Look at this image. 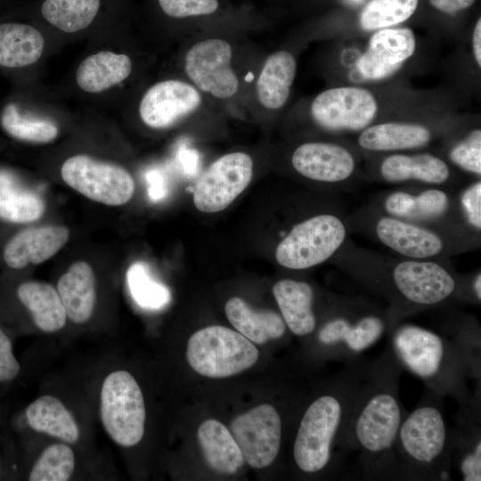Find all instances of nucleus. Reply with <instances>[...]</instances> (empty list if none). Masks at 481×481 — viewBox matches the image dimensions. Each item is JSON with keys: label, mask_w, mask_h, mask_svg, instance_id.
Instances as JSON below:
<instances>
[{"label": "nucleus", "mask_w": 481, "mask_h": 481, "mask_svg": "<svg viewBox=\"0 0 481 481\" xmlns=\"http://www.w3.org/2000/svg\"><path fill=\"white\" fill-rule=\"evenodd\" d=\"M332 261L356 283L385 299L394 326L424 310L468 303L466 276L449 260L386 256L350 240Z\"/></svg>", "instance_id": "f257e3e1"}, {"label": "nucleus", "mask_w": 481, "mask_h": 481, "mask_svg": "<svg viewBox=\"0 0 481 481\" xmlns=\"http://www.w3.org/2000/svg\"><path fill=\"white\" fill-rule=\"evenodd\" d=\"M403 371L387 343L382 354L367 363L340 441L343 456L358 452L362 477L396 480L395 444L406 414L399 396Z\"/></svg>", "instance_id": "f03ea898"}, {"label": "nucleus", "mask_w": 481, "mask_h": 481, "mask_svg": "<svg viewBox=\"0 0 481 481\" xmlns=\"http://www.w3.org/2000/svg\"><path fill=\"white\" fill-rule=\"evenodd\" d=\"M441 335L421 326L398 322L388 332L391 346L403 370L420 379L427 389L450 396L460 410L480 407L468 379L480 384V348L461 334Z\"/></svg>", "instance_id": "7ed1b4c3"}, {"label": "nucleus", "mask_w": 481, "mask_h": 481, "mask_svg": "<svg viewBox=\"0 0 481 481\" xmlns=\"http://www.w3.org/2000/svg\"><path fill=\"white\" fill-rule=\"evenodd\" d=\"M366 365L359 360L346 363L304 411L292 448L294 463L301 472L327 471L340 460L337 452L344 457L340 441Z\"/></svg>", "instance_id": "20e7f679"}, {"label": "nucleus", "mask_w": 481, "mask_h": 481, "mask_svg": "<svg viewBox=\"0 0 481 481\" xmlns=\"http://www.w3.org/2000/svg\"><path fill=\"white\" fill-rule=\"evenodd\" d=\"M442 401L426 389L414 409L406 412L395 444L396 480L451 479L452 430Z\"/></svg>", "instance_id": "39448f33"}, {"label": "nucleus", "mask_w": 481, "mask_h": 481, "mask_svg": "<svg viewBox=\"0 0 481 481\" xmlns=\"http://www.w3.org/2000/svg\"><path fill=\"white\" fill-rule=\"evenodd\" d=\"M394 323L387 306L362 296H331L324 317L314 330L326 357L352 363L387 335Z\"/></svg>", "instance_id": "423d86ee"}, {"label": "nucleus", "mask_w": 481, "mask_h": 481, "mask_svg": "<svg viewBox=\"0 0 481 481\" xmlns=\"http://www.w3.org/2000/svg\"><path fill=\"white\" fill-rule=\"evenodd\" d=\"M351 233L362 234L412 259L449 260L480 246L474 240L386 215L370 204L347 215Z\"/></svg>", "instance_id": "0eeeda50"}, {"label": "nucleus", "mask_w": 481, "mask_h": 481, "mask_svg": "<svg viewBox=\"0 0 481 481\" xmlns=\"http://www.w3.org/2000/svg\"><path fill=\"white\" fill-rule=\"evenodd\" d=\"M347 214L342 202L294 224L278 243L277 263L305 270L332 260L350 240Z\"/></svg>", "instance_id": "6e6552de"}, {"label": "nucleus", "mask_w": 481, "mask_h": 481, "mask_svg": "<svg viewBox=\"0 0 481 481\" xmlns=\"http://www.w3.org/2000/svg\"><path fill=\"white\" fill-rule=\"evenodd\" d=\"M370 205L399 219L447 231L477 242L481 240L464 225L455 189L405 185L378 194Z\"/></svg>", "instance_id": "1a4fd4ad"}, {"label": "nucleus", "mask_w": 481, "mask_h": 481, "mask_svg": "<svg viewBox=\"0 0 481 481\" xmlns=\"http://www.w3.org/2000/svg\"><path fill=\"white\" fill-rule=\"evenodd\" d=\"M99 415L108 436L118 446L129 448L143 437L146 409L142 389L127 371L106 375L99 395Z\"/></svg>", "instance_id": "9d476101"}, {"label": "nucleus", "mask_w": 481, "mask_h": 481, "mask_svg": "<svg viewBox=\"0 0 481 481\" xmlns=\"http://www.w3.org/2000/svg\"><path fill=\"white\" fill-rule=\"evenodd\" d=\"M259 357L255 345L227 327L208 326L194 332L189 338L186 358L199 374L228 378L252 367Z\"/></svg>", "instance_id": "9b49d317"}, {"label": "nucleus", "mask_w": 481, "mask_h": 481, "mask_svg": "<svg viewBox=\"0 0 481 481\" xmlns=\"http://www.w3.org/2000/svg\"><path fill=\"white\" fill-rule=\"evenodd\" d=\"M61 175L65 183L80 194L108 206L124 205L135 192V181L126 168L85 154L67 159Z\"/></svg>", "instance_id": "f8f14e48"}, {"label": "nucleus", "mask_w": 481, "mask_h": 481, "mask_svg": "<svg viewBox=\"0 0 481 481\" xmlns=\"http://www.w3.org/2000/svg\"><path fill=\"white\" fill-rule=\"evenodd\" d=\"M282 430L281 416L269 404L237 416L230 425L245 462L254 469H265L276 460L281 446Z\"/></svg>", "instance_id": "ddd939ff"}, {"label": "nucleus", "mask_w": 481, "mask_h": 481, "mask_svg": "<svg viewBox=\"0 0 481 481\" xmlns=\"http://www.w3.org/2000/svg\"><path fill=\"white\" fill-rule=\"evenodd\" d=\"M253 160L244 152L225 154L213 162L198 180L193 203L201 212L226 208L249 184Z\"/></svg>", "instance_id": "4468645a"}, {"label": "nucleus", "mask_w": 481, "mask_h": 481, "mask_svg": "<svg viewBox=\"0 0 481 481\" xmlns=\"http://www.w3.org/2000/svg\"><path fill=\"white\" fill-rule=\"evenodd\" d=\"M378 110L376 99L364 88L341 86L319 94L312 102L315 123L330 132L362 131Z\"/></svg>", "instance_id": "2eb2a0df"}, {"label": "nucleus", "mask_w": 481, "mask_h": 481, "mask_svg": "<svg viewBox=\"0 0 481 481\" xmlns=\"http://www.w3.org/2000/svg\"><path fill=\"white\" fill-rule=\"evenodd\" d=\"M293 169L301 176L319 183L338 186L340 192L350 191L357 161L352 151L330 142H308L298 146L291 155Z\"/></svg>", "instance_id": "dca6fc26"}, {"label": "nucleus", "mask_w": 481, "mask_h": 481, "mask_svg": "<svg viewBox=\"0 0 481 481\" xmlns=\"http://www.w3.org/2000/svg\"><path fill=\"white\" fill-rule=\"evenodd\" d=\"M232 50L223 39H206L195 44L185 56V71L202 91L220 99L234 95L239 80L231 67Z\"/></svg>", "instance_id": "f3484780"}, {"label": "nucleus", "mask_w": 481, "mask_h": 481, "mask_svg": "<svg viewBox=\"0 0 481 481\" xmlns=\"http://www.w3.org/2000/svg\"><path fill=\"white\" fill-rule=\"evenodd\" d=\"M370 179L388 184L449 188L456 183L449 164L428 153H391L382 158Z\"/></svg>", "instance_id": "a211bd4d"}, {"label": "nucleus", "mask_w": 481, "mask_h": 481, "mask_svg": "<svg viewBox=\"0 0 481 481\" xmlns=\"http://www.w3.org/2000/svg\"><path fill=\"white\" fill-rule=\"evenodd\" d=\"M201 97L188 83L170 79L159 82L144 94L139 114L145 125L161 129L173 126L200 105Z\"/></svg>", "instance_id": "6ab92c4d"}, {"label": "nucleus", "mask_w": 481, "mask_h": 481, "mask_svg": "<svg viewBox=\"0 0 481 481\" xmlns=\"http://www.w3.org/2000/svg\"><path fill=\"white\" fill-rule=\"evenodd\" d=\"M415 45L414 34L409 28L376 30L358 60V69L367 79L385 78L398 70L413 54Z\"/></svg>", "instance_id": "aec40b11"}, {"label": "nucleus", "mask_w": 481, "mask_h": 481, "mask_svg": "<svg viewBox=\"0 0 481 481\" xmlns=\"http://www.w3.org/2000/svg\"><path fill=\"white\" fill-rule=\"evenodd\" d=\"M69 230L52 224L23 229L6 243L3 257L11 268L39 265L53 257L68 241Z\"/></svg>", "instance_id": "412c9836"}, {"label": "nucleus", "mask_w": 481, "mask_h": 481, "mask_svg": "<svg viewBox=\"0 0 481 481\" xmlns=\"http://www.w3.org/2000/svg\"><path fill=\"white\" fill-rule=\"evenodd\" d=\"M273 294L292 334L301 338L314 334L320 319L315 310L316 291L311 283L283 278L274 283Z\"/></svg>", "instance_id": "4be33fe9"}, {"label": "nucleus", "mask_w": 481, "mask_h": 481, "mask_svg": "<svg viewBox=\"0 0 481 481\" xmlns=\"http://www.w3.org/2000/svg\"><path fill=\"white\" fill-rule=\"evenodd\" d=\"M56 289L67 317L76 324H85L92 318L97 299L96 278L86 261L73 263L59 278Z\"/></svg>", "instance_id": "5701e85b"}, {"label": "nucleus", "mask_w": 481, "mask_h": 481, "mask_svg": "<svg viewBox=\"0 0 481 481\" xmlns=\"http://www.w3.org/2000/svg\"><path fill=\"white\" fill-rule=\"evenodd\" d=\"M431 140L432 132L426 126L386 122L365 127L361 131L357 143L369 152H392L419 149L428 145Z\"/></svg>", "instance_id": "b1692460"}, {"label": "nucleus", "mask_w": 481, "mask_h": 481, "mask_svg": "<svg viewBox=\"0 0 481 481\" xmlns=\"http://www.w3.org/2000/svg\"><path fill=\"white\" fill-rule=\"evenodd\" d=\"M27 423L34 431L73 444L80 438L76 418L64 403L55 395H43L26 409Z\"/></svg>", "instance_id": "393cba45"}, {"label": "nucleus", "mask_w": 481, "mask_h": 481, "mask_svg": "<svg viewBox=\"0 0 481 481\" xmlns=\"http://www.w3.org/2000/svg\"><path fill=\"white\" fill-rule=\"evenodd\" d=\"M457 429L452 430V463L464 481L481 480L480 408L460 410Z\"/></svg>", "instance_id": "a878e982"}, {"label": "nucleus", "mask_w": 481, "mask_h": 481, "mask_svg": "<svg viewBox=\"0 0 481 481\" xmlns=\"http://www.w3.org/2000/svg\"><path fill=\"white\" fill-rule=\"evenodd\" d=\"M224 310L231 324L252 343L262 345L280 339L286 333L287 326L280 314L255 310L240 298H230Z\"/></svg>", "instance_id": "bb28decb"}, {"label": "nucleus", "mask_w": 481, "mask_h": 481, "mask_svg": "<svg viewBox=\"0 0 481 481\" xmlns=\"http://www.w3.org/2000/svg\"><path fill=\"white\" fill-rule=\"evenodd\" d=\"M17 296L42 332L55 333L65 326L68 320L65 308L57 289L51 284L25 281L18 287Z\"/></svg>", "instance_id": "cd10ccee"}, {"label": "nucleus", "mask_w": 481, "mask_h": 481, "mask_svg": "<svg viewBox=\"0 0 481 481\" xmlns=\"http://www.w3.org/2000/svg\"><path fill=\"white\" fill-rule=\"evenodd\" d=\"M197 437L204 459L210 469L217 473L232 475L239 471L245 461L230 429L216 420L203 421Z\"/></svg>", "instance_id": "c85d7f7f"}, {"label": "nucleus", "mask_w": 481, "mask_h": 481, "mask_svg": "<svg viewBox=\"0 0 481 481\" xmlns=\"http://www.w3.org/2000/svg\"><path fill=\"white\" fill-rule=\"evenodd\" d=\"M132 61L124 53L102 51L81 61L76 71V81L87 93H101L127 78Z\"/></svg>", "instance_id": "c756f323"}, {"label": "nucleus", "mask_w": 481, "mask_h": 481, "mask_svg": "<svg viewBox=\"0 0 481 481\" xmlns=\"http://www.w3.org/2000/svg\"><path fill=\"white\" fill-rule=\"evenodd\" d=\"M45 39L36 28L20 22L0 23V67L18 69L37 62Z\"/></svg>", "instance_id": "7c9ffc66"}, {"label": "nucleus", "mask_w": 481, "mask_h": 481, "mask_svg": "<svg viewBox=\"0 0 481 481\" xmlns=\"http://www.w3.org/2000/svg\"><path fill=\"white\" fill-rule=\"evenodd\" d=\"M296 71L297 61L289 52L272 53L266 59L257 82L260 103L270 110L281 108L289 96Z\"/></svg>", "instance_id": "2f4dec72"}, {"label": "nucleus", "mask_w": 481, "mask_h": 481, "mask_svg": "<svg viewBox=\"0 0 481 481\" xmlns=\"http://www.w3.org/2000/svg\"><path fill=\"white\" fill-rule=\"evenodd\" d=\"M45 211L43 198L20 183L11 174L0 170V219L13 224H29Z\"/></svg>", "instance_id": "473e14b6"}, {"label": "nucleus", "mask_w": 481, "mask_h": 481, "mask_svg": "<svg viewBox=\"0 0 481 481\" xmlns=\"http://www.w3.org/2000/svg\"><path fill=\"white\" fill-rule=\"evenodd\" d=\"M100 0H45L44 18L57 29L74 33L88 27L96 17Z\"/></svg>", "instance_id": "72a5a7b5"}, {"label": "nucleus", "mask_w": 481, "mask_h": 481, "mask_svg": "<svg viewBox=\"0 0 481 481\" xmlns=\"http://www.w3.org/2000/svg\"><path fill=\"white\" fill-rule=\"evenodd\" d=\"M0 123L6 134L23 142L46 143L53 141L59 135L55 123L23 115L14 103H9L4 108Z\"/></svg>", "instance_id": "f704fd0d"}, {"label": "nucleus", "mask_w": 481, "mask_h": 481, "mask_svg": "<svg viewBox=\"0 0 481 481\" xmlns=\"http://www.w3.org/2000/svg\"><path fill=\"white\" fill-rule=\"evenodd\" d=\"M76 455L71 445L57 442L39 454L29 474L30 481H67L73 476Z\"/></svg>", "instance_id": "c9c22d12"}, {"label": "nucleus", "mask_w": 481, "mask_h": 481, "mask_svg": "<svg viewBox=\"0 0 481 481\" xmlns=\"http://www.w3.org/2000/svg\"><path fill=\"white\" fill-rule=\"evenodd\" d=\"M418 5L419 0H370L360 13L361 28L374 31L403 23Z\"/></svg>", "instance_id": "e433bc0d"}, {"label": "nucleus", "mask_w": 481, "mask_h": 481, "mask_svg": "<svg viewBox=\"0 0 481 481\" xmlns=\"http://www.w3.org/2000/svg\"><path fill=\"white\" fill-rule=\"evenodd\" d=\"M127 281L130 291L140 306L159 309L170 302L169 289L151 277L145 264H133L127 272Z\"/></svg>", "instance_id": "4c0bfd02"}, {"label": "nucleus", "mask_w": 481, "mask_h": 481, "mask_svg": "<svg viewBox=\"0 0 481 481\" xmlns=\"http://www.w3.org/2000/svg\"><path fill=\"white\" fill-rule=\"evenodd\" d=\"M448 159L461 170L481 176V130L475 128L457 141L448 151Z\"/></svg>", "instance_id": "58836bf2"}, {"label": "nucleus", "mask_w": 481, "mask_h": 481, "mask_svg": "<svg viewBox=\"0 0 481 481\" xmlns=\"http://www.w3.org/2000/svg\"><path fill=\"white\" fill-rule=\"evenodd\" d=\"M457 202L466 228L481 238V179L476 178L457 191Z\"/></svg>", "instance_id": "ea45409f"}, {"label": "nucleus", "mask_w": 481, "mask_h": 481, "mask_svg": "<svg viewBox=\"0 0 481 481\" xmlns=\"http://www.w3.org/2000/svg\"><path fill=\"white\" fill-rule=\"evenodd\" d=\"M162 11L170 17L210 14L218 7L217 0H158Z\"/></svg>", "instance_id": "a19ab883"}, {"label": "nucleus", "mask_w": 481, "mask_h": 481, "mask_svg": "<svg viewBox=\"0 0 481 481\" xmlns=\"http://www.w3.org/2000/svg\"><path fill=\"white\" fill-rule=\"evenodd\" d=\"M20 370V363L12 352V342L0 329V382L13 379Z\"/></svg>", "instance_id": "79ce46f5"}, {"label": "nucleus", "mask_w": 481, "mask_h": 481, "mask_svg": "<svg viewBox=\"0 0 481 481\" xmlns=\"http://www.w3.org/2000/svg\"><path fill=\"white\" fill-rule=\"evenodd\" d=\"M430 5L438 12L447 14L455 15L469 7H471L476 0H428Z\"/></svg>", "instance_id": "37998d69"}, {"label": "nucleus", "mask_w": 481, "mask_h": 481, "mask_svg": "<svg viewBox=\"0 0 481 481\" xmlns=\"http://www.w3.org/2000/svg\"><path fill=\"white\" fill-rule=\"evenodd\" d=\"M466 294L468 303L480 305L481 303V272L477 270L466 274Z\"/></svg>", "instance_id": "c03bdc74"}, {"label": "nucleus", "mask_w": 481, "mask_h": 481, "mask_svg": "<svg viewBox=\"0 0 481 481\" xmlns=\"http://www.w3.org/2000/svg\"><path fill=\"white\" fill-rule=\"evenodd\" d=\"M473 53L476 62L481 67V19L479 18L473 30L472 36Z\"/></svg>", "instance_id": "a18cd8bd"}]
</instances>
